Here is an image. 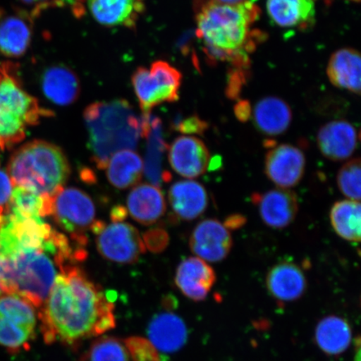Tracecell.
Instances as JSON below:
<instances>
[{
  "instance_id": "cell-1",
  "label": "cell",
  "mask_w": 361,
  "mask_h": 361,
  "mask_svg": "<svg viewBox=\"0 0 361 361\" xmlns=\"http://www.w3.org/2000/svg\"><path fill=\"white\" fill-rule=\"evenodd\" d=\"M42 307L39 318L47 344L59 341L75 345L116 326L114 304L75 265L60 270Z\"/></svg>"
},
{
  "instance_id": "cell-2",
  "label": "cell",
  "mask_w": 361,
  "mask_h": 361,
  "mask_svg": "<svg viewBox=\"0 0 361 361\" xmlns=\"http://www.w3.org/2000/svg\"><path fill=\"white\" fill-rule=\"evenodd\" d=\"M197 35L213 61H228L238 68L248 64V54L261 40L259 31L251 30L260 10L252 1L224 4L213 0H195Z\"/></svg>"
},
{
  "instance_id": "cell-3",
  "label": "cell",
  "mask_w": 361,
  "mask_h": 361,
  "mask_svg": "<svg viewBox=\"0 0 361 361\" xmlns=\"http://www.w3.org/2000/svg\"><path fill=\"white\" fill-rule=\"evenodd\" d=\"M88 130V147L98 169H104L115 153L133 150L146 135L150 125L142 121L124 100L92 104L84 112Z\"/></svg>"
},
{
  "instance_id": "cell-4",
  "label": "cell",
  "mask_w": 361,
  "mask_h": 361,
  "mask_svg": "<svg viewBox=\"0 0 361 361\" xmlns=\"http://www.w3.org/2000/svg\"><path fill=\"white\" fill-rule=\"evenodd\" d=\"M8 173L18 186L51 197L69 178L71 166L64 152L55 144L33 141L13 153Z\"/></svg>"
},
{
  "instance_id": "cell-5",
  "label": "cell",
  "mask_w": 361,
  "mask_h": 361,
  "mask_svg": "<svg viewBox=\"0 0 361 361\" xmlns=\"http://www.w3.org/2000/svg\"><path fill=\"white\" fill-rule=\"evenodd\" d=\"M53 113L39 106L23 87L16 66L0 64V145H13L24 139L25 130Z\"/></svg>"
},
{
  "instance_id": "cell-6",
  "label": "cell",
  "mask_w": 361,
  "mask_h": 361,
  "mask_svg": "<svg viewBox=\"0 0 361 361\" xmlns=\"http://www.w3.org/2000/svg\"><path fill=\"white\" fill-rule=\"evenodd\" d=\"M11 293L25 298L36 308L47 300L56 281L57 261L44 250L24 252L11 259Z\"/></svg>"
},
{
  "instance_id": "cell-7",
  "label": "cell",
  "mask_w": 361,
  "mask_h": 361,
  "mask_svg": "<svg viewBox=\"0 0 361 361\" xmlns=\"http://www.w3.org/2000/svg\"><path fill=\"white\" fill-rule=\"evenodd\" d=\"M133 85L140 107L147 116L153 108L178 100L182 74L169 63L158 61L149 69L140 67L133 75Z\"/></svg>"
},
{
  "instance_id": "cell-8",
  "label": "cell",
  "mask_w": 361,
  "mask_h": 361,
  "mask_svg": "<svg viewBox=\"0 0 361 361\" xmlns=\"http://www.w3.org/2000/svg\"><path fill=\"white\" fill-rule=\"evenodd\" d=\"M51 216L59 227L71 234L72 240L87 245L85 232L96 222V207L87 193L75 188H63L52 197Z\"/></svg>"
},
{
  "instance_id": "cell-9",
  "label": "cell",
  "mask_w": 361,
  "mask_h": 361,
  "mask_svg": "<svg viewBox=\"0 0 361 361\" xmlns=\"http://www.w3.org/2000/svg\"><path fill=\"white\" fill-rule=\"evenodd\" d=\"M42 219L8 215L0 228V256L11 259L17 255L44 250L54 232Z\"/></svg>"
},
{
  "instance_id": "cell-10",
  "label": "cell",
  "mask_w": 361,
  "mask_h": 361,
  "mask_svg": "<svg viewBox=\"0 0 361 361\" xmlns=\"http://www.w3.org/2000/svg\"><path fill=\"white\" fill-rule=\"evenodd\" d=\"M92 230L97 235V250L106 259L133 264L145 252L146 246L137 229L123 221H112L107 225L96 221Z\"/></svg>"
},
{
  "instance_id": "cell-11",
  "label": "cell",
  "mask_w": 361,
  "mask_h": 361,
  "mask_svg": "<svg viewBox=\"0 0 361 361\" xmlns=\"http://www.w3.org/2000/svg\"><path fill=\"white\" fill-rule=\"evenodd\" d=\"M305 166V153L290 144L273 147L265 157V174L279 188L297 186L304 177Z\"/></svg>"
},
{
  "instance_id": "cell-12",
  "label": "cell",
  "mask_w": 361,
  "mask_h": 361,
  "mask_svg": "<svg viewBox=\"0 0 361 361\" xmlns=\"http://www.w3.org/2000/svg\"><path fill=\"white\" fill-rule=\"evenodd\" d=\"M233 238L229 230L216 219H206L194 228L190 238L193 254L205 262L219 263L229 255Z\"/></svg>"
},
{
  "instance_id": "cell-13",
  "label": "cell",
  "mask_w": 361,
  "mask_h": 361,
  "mask_svg": "<svg viewBox=\"0 0 361 361\" xmlns=\"http://www.w3.org/2000/svg\"><path fill=\"white\" fill-rule=\"evenodd\" d=\"M252 202L258 209L262 221L274 229L287 228L295 221L299 211L297 195L288 189L277 188L252 194Z\"/></svg>"
},
{
  "instance_id": "cell-14",
  "label": "cell",
  "mask_w": 361,
  "mask_h": 361,
  "mask_svg": "<svg viewBox=\"0 0 361 361\" xmlns=\"http://www.w3.org/2000/svg\"><path fill=\"white\" fill-rule=\"evenodd\" d=\"M169 159L176 173L184 178H196L205 173L211 158L209 149L200 138L183 135L170 146Z\"/></svg>"
},
{
  "instance_id": "cell-15",
  "label": "cell",
  "mask_w": 361,
  "mask_h": 361,
  "mask_svg": "<svg viewBox=\"0 0 361 361\" xmlns=\"http://www.w3.org/2000/svg\"><path fill=\"white\" fill-rule=\"evenodd\" d=\"M32 20L25 11L7 13L0 8V54L8 58L25 55L32 39Z\"/></svg>"
},
{
  "instance_id": "cell-16",
  "label": "cell",
  "mask_w": 361,
  "mask_h": 361,
  "mask_svg": "<svg viewBox=\"0 0 361 361\" xmlns=\"http://www.w3.org/2000/svg\"><path fill=\"white\" fill-rule=\"evenodd\" d=\"M357 129L349 121H332L323 126L317 135V144L324 157L334 161L349 159L357 147Z\"/></svg>"
},
{
  "instance_id": "cell-17",
  "label": "cell",
  "mask_w": 361,
  "mask_h": 361,
  "mask_svg": "<svg viewBox=\"0 0 361 361\" xmlns=\"http://www.w3.org/2000/svg\"><path fill=\"white\" fill-rule=\"evenodd\" d=\"M269 295L281 303L300 299L307 290V279L299 265L283 261L273 266L266 277Z\"/></svg>"
},
{
  "instance_id": "cell-18",
  "label": "cell",
  "mask_w": 361,
  "mask_h": 361,
  "mask_svg": "<svg viewBox=\"0 0 361 361\" xmlns=\"http://www.w3.org/2000/svg\"><path fill=\"white\" fill-rule=\"evenodd\" d=\"M215 282L214 269L197 257L183 260L176 271V284L185 296L193 301L204 300Z\"/></svg>"
},
{
  "instance_id": "cell-19",
  "label": "cell",
  "mask_w": 361,
  "mask_h": 361,
  "mask_svg": "<svg viewBox=\"0 0 361 361\" xmlns=\"http://www.w3.org/2000/svg\"><path fill=\"white\" fill-rule=\"evenodd\" d=\"M149 340L157 350L166 354L183 348L188 341V329L178 315L171 312L157 314L149 323Z\"/></svg>"
},
{
  "instance_id": "cell-20",
  "label": "cell",
  "mask_w": 361,
  "mask_h": 361,
  "mask_svg": "<svg viewBox=\"0 0 361 361\" xmlns=\"http://www.w3.org/2000/svg\"><path fill=\"white\" fill-rule=\"evenodd\" d=\"M94 20L103 26L133 28L144 8L142 0H87Z\"/></svg>"
},
{
  "instance_id": "cell-21",
  "label": "cell",
  "mask_w": 361,
  "mask_h": 361,
  "mask_svg": "<svg viewBox=\"0 0 361 361\" xmlns=\"http://www.w3.org/2000/svg\"><path fill=\"white\" fill-rule=\"evenodd\" d=\"M169 202L173 213L183 221L200 216L209 205V196L204 187L195 180H180L170 188Z\"/></svg>"
},
{
  "instance_id": "cell-22",
  "label": "cell",
  "mask_w": 361,
  "mask_h": 361,
  "mask_svg": "<svg viewBox=\"0 0 361 361\" xmlns=\"http://www.w3.org/2000/svg\"><path fill=\"white\" fill-rule=\"evenodd\" d=\"M267 12L271 21L282 28L308 29L314 24V0H268Z\"/></svg>"
},
{
  "instance_id": "cell-23",
  "label": "cell",
  "mask_w": 361,
  "mask_h": 361,
  "mask_svg": "<svg viewBox=\"0 0 361 361\" xmlns=\"http://www.w3.org/2000/svg\"><path fill=\"white\" fill-rule=\"evenodd\" d=\"M128 209L137 222L151 225L165 214V197L160 189L153 185H138L129 194Z\"/></svg>"
},
{
  "instance_id": "cell-24",
  "label": "cell",
  "mask_w": 361,
  "mask_h": 361,
  "mask_svg": "<svg viewBox=\"0 0 361 361\" xmlns=\"http://www.w3.org/2000/svg\"><path fill=\"white\" fill-rule=\"evenodd\" d=\"M252 120L262 134L276 137L286 132L292 121L290 106L281 98L269 97L257 102Z\"/></svg>"
},
{
  "instance_id": "cell-25",
  "label": "cell",
  "mask_w": 361,
  "mask_h": 361,
  "mask_svg": "<svg viewBox=\"0 0 361 361\" xmlns=\"http://www.w3.org/2000/svg\"><path fill=\"white\" fill-rule=\"evenodd\" d=\"M327 75L336 87L360 94L361 59L354 49H338L329 59Z\"/></svg>"
},
{
  "instance_id": "cell-26",
  "label": "cell",
  "mask_w": 361,
  "mask_h": 361,
  "mask_svg": "<svg viewBox=\"0 0 361 361\" xmlns=\"http://www.w3.org/2000/svg\"><path fill=\"white\" fill-rule=\"evenodd\" d=\"M43 93L59 106L70 105L78 99L80 84L73 71L63 66L48 68L42 80Z\"/></svg>"
},
{
  "instance_id": "cell-27",
  "label": "cell",
  "mask_w": 361,
  "mask_h": 361,
  "mask_svg": "<svg viewBox=\"0 0 361 361\" xmlns=\"http://www.w3.org/2000/svg\"><path fill=\"white\" fill-rule=\"evenodd\" d=\"M352 333L345 319L331 315L320 320L315 329V341L324 353L337 355L350 345Z\"/></svg>"
},
{
  "instance_id": "cell-28",
  "label": "cell",
  "mask_w": 361,
  "mask_h": 361,
  "mask_svg": "<svg viewBox=\"0 0 361 361\" xmlns=\"http://www.w3.org/2000/svg\"><path fill=\"white\" fill-rule=\"evenodd\" d=\"M107 178L116 188L126 189L134 186L141 179L143 162L133 150L115 153L106 166Z\"/></svg>"
},
{
  "instance_id": "cell-29",
  "label": "cell",
  "mask_w": 361,
  "mask_h": 361,
  "mask_svg": "<svg viewBox=\"0 0 361 361\" xmlns=\"http://www.w3.org/2000/svg\"><path fill=\"white\" fill-rule=\"evenodd\" d=\"M329 220L338 236L351 243H359L361 236V207L360 202L338 201L329 212Z\"/></svg>"
},
{
  "instance_id": "cell-30",
  "label": "cell",
  "mask_w": 361,
  "mask_h": 361,
  "mask_svg": "<svg viewBox=\"0 0 361 361\" xmlns=\"http://www.w3.org/2000/svg\"><path fill=\"white\" fill-rule=\"evenodd\" d=\"M52 197H43L25 188L18 186L11 197V214L23 218L42 219L51 216Z\"/></svg>"
},
{
  "instance_id": "cell-31",
  "label": "cell",
  "mask_w": 361,
  "mask_h": 361,
  "mask_svg": "<svg viewBox=\"0 0 361 361\" xmlns=\"http://www.w3.org/2000/svg\"><path fill=\"white\" fill-rule=\"evenodd\" d=\"M146 135H149V140L144 173L153 186L159 188L162 183L169 182L171 178L169 171L162 168V155L166 144L157 124H153L152 128L150 126Z\"/></svg>"
},
{
  "instance_id": "cell-32",
  "label": "cell",
  "mask_w": 361,
  "mask_h": 361,
  "mask_svg": "<svg viewBox=\"0 0 361 361\" xmlns=\"http://www.w3.org/2000/svg\"><path fill=\"white\" fill-rule=\"evenodd\" d=\"M0 316L30 331H35L37 324L35 307L16 293H6L0 295Z\"/></svg>"
},
{
  "instance_id": "cell-33",
  "label": "cell",
  "mask_w": 361,
  "mask_h": 361,
  "mask_svg": "<svg viewBox=\"0 0 361 361\" xmlns=\"http://www.w3.org/2000/svg\"><path fill=\"white\" fill-rule=\"evenodd\" d=\"M35 331H30L0 316V345L17 353L30 347Z\"/></svg>"
},
{
  "instance_id": "cell-34",
  "label": "cell",
  "mask_w": 361,
  "mask_h": 361,
  "mask_svg": "<svg viewBox=\"0 0 361 361\" xmlns=\"http://www.w3.org/2000/svg\"><path fill=\"white\" fill-rule=\"evenodd\" d=\"M360 158H355V159L347 161L338 171V188L343 195L349 198V200L357 202L360 200Z\"/></svg>"
},
{
  "instance_id": "cell-35",
  "label": "cell",
  "mask_w": 361,
  "mask_h": 361,
  "mask_svg": "<svg viewBox=\"0 0 361 361\" xmlns=\"http://www.w3.org/2000/svg\"><path fill=\"white\" fill-rule=\"evenodd\" d=\"M125 346L112 337H103L94 341L89 351L90 361H129Z\"/></svg>"
},
{
  "instance_id": "cell-36",
  "label": "cell",
  "mask_w": 361,
  "mask_h": 361,
  "mask_svg": "<svg viewBox=\"0 0 361 361\" xmlns=\"http://www.w3.org/2000/svg\"><path fill=\"white\" fill-rule=\"evenodd\" d=\"M126 345L133 361H162L155 347L145 338L132 337L126 340Z\"/></svg>"
},
{
  "instance_id": "cell-37",
  "label": "cell",
  "mask_w": 361,
  "mask_h": 361,
  "mask_svg": "<svg viewBox=\"0 0 361 361\" xmlns=\"http://www.w3.org/2000/svg\"><path fill=\"white\" fill-rule=\"evenodd\" d=\"M169 234L160 228L152 229L144 235V245L152 252H159L169 245Z\"/></svg>"
},
{
  "instance_id": "cell-38",
  "label": "cell",
  "mask_w": 361,
  "mask_h": 361,
  "mask_svg": "<svg viewBox=\"0 0 361 361\" xmlns=\"http://www.w3.org/2000/svg\"><path fill=\"white\" fill-rule=\"evenodd\" d=\"M21 4L27 8L25 12L34 19L39 16L43 11L47 8L59 6L61 4V0H19Z\"/></svg>"
},
{
  "instance_id": "cell-39",
  "label": "cell",
  "mask_w": 361,
  "mask_h": 361,
  "mask_svg": "<svg viewBox=\"0 0 361 361\" xmlns=\"http://www.w3.org/2000/svg\"><path fill=\"white\" fill-rule=\"evenodd\" d=\"M207 128L205 121L197 116H191L184 120L178 126L179 132L183 134H202Z\"/></svg>"
},
{
  "instance_id": "cell-40",
  "label": "cell",
  "mask_w": 361,
  "mask_h": 361,
  "mask_svg": "<svg viewBox=\"0 0 361 361\" xmlns=\"http://www.w3.org/2000/svg\"><path fill=\"white\" fill-rule=\"evenodd\" d=\"M11 180L4 171L0 170V205L11 200Z\"/></svg>"
},
{
  "instance_id": "cell-41",
  "label": "cell",
  "mask_w": 361,
  "mask_h": 361,
  "mask_svg": "<svg viewBox=\"0 0 361 361\" xmlns=\"http://www.w3.org/2000/svg\"><path fill=\"white\" fill-rule=\"evenodd\" d=\"M250 106L247 102L239 103L236 106V116L239 120L242 121H247L250 116Z\"/></svg>"
},
{
  "instance_id": "cell-42",
  "label": "cell",
  "mask_w": 361,
  "mask_h": 361,
  "mask_svg": "<svg viewBox=\"0 0 361 361\" xmlns=\"http://www.w3.org/2000/svg\"><path fill=\"white\" fill-rule=\"evenodd\" d=\"M245 223V219L242 216L235 215L229 216L227 222L225 223V227L229 228H238L242 227L243 224Z\"/></svg>"
},
{
  "instance_id": "cell-43",
  "label": "cell",
  "mask_w": 361,
  "mask_h": 361,
  "mask_svg": "<svg viewBox=\"0 0 361 361\" xmlns=\"http://www.w3.org/2000/svg\"><path fill=\"white\" fill-rule=\"evenodd\" d=\"M128 216V212L123 207H116L112 209L111 218L112 221H124Z\"/></svg>"
},
{
  "instance_id": "cell-44",
  "label": "cell",
  "mask_w": 361,
  "mask_h": 361,
  "mask_svg": "<svg viewBox=\"0 0 361 361\" xmlns=\"http://www.w3.org/2000/svg\"><path fill=\"white\" fill-rule=\"evenodd\" d=\"M213 1L224 4H238L247 1V0H213Z\"/></svg>"
},
{
  "instance_id": "cell-45",
  "label": "cell",
  "mask_w": 361,
  "mask_h": 361,
  "mask_svg": "<svg viewBox=\"0 0 361 361\" xmlns=\"http://www.w3.org/2000/svg\"><path fill=\"white\" fill-rule=\"evenodd\" d=\"M355 361H360V338H357V354H356V358Z\"/></svg>"
}]
</instances>
